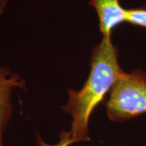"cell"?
Masks as SVG:
<instances>
[{
  "label": "cell",
  "mask_w": 146,
  "mask_h": 146,
  "mask_svg": "<svg viewBox=\"0 0 146 146\" xmlns=\"http://www.w3.org/2000/svg\"><path fill=\"white\" fill-rule=\"evenodd\" d=\"M123 72L111 38H102L93 49L86 82L80 90H69L68 103L63 106L64 112L72 118L69 132L74 144L89 141L90 116Z\"/></svg>",
  "instance_id": "cell-1"
},
{
  "label": "cell",
  "mask_w": 146,
  "mask_h": 146,
  "mask_svg": "<svg viewBox=\"0 0 146 146\" xmlns=\"http://www.w3.org/2000/svg\"><path fill=\"white\" fill-rule=\"evenodd\" d=\"M108 118L114 122L132 119L146 113V72H124L110 90L106 104Z\"/></svg>",
  "instance_id": "cell-2"
},
{
  "label": "cell",
  "mask_w": 146,
  "mask_h": 146,
  "mask_svg": "<svg viewBox=\"0 0 146 146\" xmlns=\"http://www.w3.org/2000/svg\"><path fill=\"white\" fill-rule=\"evenodd\" d=\"M89 3L98 15L102 38H111L112 30L125 22V8L120 0H89Z\"/></svg>",
  "instance_id": "cell-3"
},
{
  "label": "cell",
  "mask_w": 146,
  "mask_h": 146,
  "mask_svg": "<svg viewBox=\"0 0 146 146\" xmlns=\"http://www.w3.org/2000/svg\"><path fill=\"white\" fill-rule=\"evenodd\" d=\"M22 79L9 69L0 68V146H3L2 137L12 114L11 94L15 88H25Z\"/></svg>",
  "instance_id": "cell-4"
},
{
  "label": "cell",
  "mask_w": 146,
  "mask_h": 146,
  "mask_svg": "<svg viewBox=\"0 0 146 146\" xmlns=\"http://www.w3.org/2000/svg\"><path fill=\"white\" fill-rule=\"evenodd\" d=\"M125 22L146 29V7L125 8Z\"/></svg>",
  "instance_id": "cell-5"
},
{
  "label": "cell",
  "mask_w": 146,
  "mask_h": 146,
  "mask_svg": "<svg viewBox=\"0 0 146 146\" xmlns=\"http://www.w3.org/2000/svg\"><path fill=\"white\" fill-rule=\"evenodd\" d=\"M36 139H37V143L39 144L40 146H69L70 145L74 144L73 141H72L71 134L69 131L68 132L67 131L61 132L60 136H59V141L55 145H48L46 143H45L38 134H36Z\"/></svg>",
  "instance_id": "cell-6"
},
{
  "label": "cell",
  "mask_w": 146,
  "mask_h": 146,
  "mask_svg": "<svg viewBox=\"0 0 146 146\" xmlns=\"http://www.w3.org/2000/svg\"><path fill=\"white\" fill-rule=\"evenodd\" d=\"M10 1L11 0H0V16L3 14L6 7Z\"/></svg>",
  "instance_id": "cell-7"
}]
</instances>
